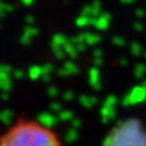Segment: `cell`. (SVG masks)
Instances as JSON below:
<instances>
[{
  "instance_id": "1",
  "label": "cell",
  "mask_w": 146,
  "mask_h": 146,
  "mask_svg": "<svg viewBox=\"0 0 146 146\" xmlns=\"http://www.w3.org/2000/svg\"><path fill=\"white\" fill-rule=\"evenodd\" d=\"M0 146H63L55 130L35 119L21 117L0 135Z\"/></svg>"
}]
</instances>
